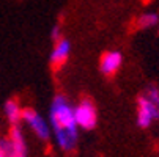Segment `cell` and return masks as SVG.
<instances>
[{"instance_id":"1","label":"cell","mask_w":159,"mask_h":157,"mask_svg":"<svg viewBox=\"0 0 159 157\" xmlns=\"http://www.w3.org/2000/svg\"><path fill=\"white\" fill-rule=\"evenodd\" d=\"M48 121L57 146L65 152L73 151L77 145L80 130L74 118V104H71L66 96L57 94L49 105Z\"/></svg>"},{"instance_id":"2","label":"cell","mask_w":159,"mask_h":157,"mask_svg":"<svg viewBox=\"0 0 159 157\" xmlns=\"http://www.w3.org/2000/svg\"><path fill=\"white\" fill-rule=\"evenodd\" d=\"M159 120V88L154 85L147 86L145 93L137 98L135 123L140 129H148Z\"/></svg>"},{"instance_id":"3","label":"cell","mask_w":159,"mask_h":157,"mask_svg":"<svg viewBox=\"0 0 159 157\" xmlns=\"http://www.w3.org/2000/svg\"><path fill=\"white\" fill-rule=\"evenodd\" d=\"M74 118L82 130H93L98 126V110L90 99H80L74 104Z\"/></svg>"},{"instance_id":"4","label":"cell","mask_w":159,"mask_h":157,"mask_svg":"<svg viewBox=\"0 0 159 157\" xmlns=\"http://www.w3.org/2000/svg\"><path fill=\"white\" fill-rule=\"evenodd\" d=\"M22 121L27 124V127L35 133L39 140L48 142L52 137L49 121L44 118L41 113H38L36 110H33V108H24V110H22Z\"/></svg>"},{"instance_id":"5","label":"cell","mask_w":159,"mask_h":157,"mask_svg":"<svg viewBox=\"0 0 159 157\" xmlns=\"http://www.w3.org/2000/svg\"><path fill=\"white\" fill-rule=\"evenodd\" d=\"M8 140H10V145H11L10 157H29L27 140H25L24 132L20 130V127H17V126L11 127Z\"/></svg>"},{"instance_id":"6","label":"cell","mask_w":159,"mask_h":157,"mask_svg":"<svg viewBox=\"0 0 159 157\" xmlns=\"http://www.w3.org/2000/svg\"><path fill=\"white\" fill-rule=\"evenodd\" d=\"M123 64V54L120 50H107L99 60V71L104 76L115 74Z\"/></svg>"},{"instance_id":"7","label":"cell","mask_w":159,"mask_h":157,"mask_svg":"<svg viewBox=\"0 0 159 157\" xmlns=\"http://www.w3.org/2000/svg\"><path fill=\"white\" fill-rule=\"evenodd\" d=\"M71 50H73L71 42L61 38L60 41L54 42V47L51 49V54H49V63L52 66H55V68H60L63 63L68 61V58L71 55Z\"/></svg>"},{"instance_id":"8","label":"cell","mask_w":159,"mask_h":157,"mask_svg":"<svg viewBox=\"0 0 159 157\" xmlns=\"http://www.w3.org/2000/svg\"><path fill=\"white\" fill-rule=\"evenodd\" d=\"M22 110L24 108H20V105H19V102L16 99H8L3 104L5 116L13 126H17V123L22 121Z\"/></svg>"},{"instance_id":"9","label":"cell","mask_w":159,"mask_h":157,"mask_svg":"<svg viewBox=\"0 0 159 157\" xmlns=\"http://www.w3.org/2000/svg\"><path fill=\"white\" fill-rule=\"evenodd\" d=\"M157 24H159V14L156 11H145L137 17V27L140 30L154 28Z\"/></svg>"},{"instance_id":"10","label":"cell","mask_w":159,"mask_h":157,"mask_svg":"<svg viewBox=\"0 0 159 157\" xmlns=\"http://www.w3.org/2000/svg\"><path fill=\"white\" fill-rule=\"evenodd\" d=\"M10 140L8 138H0V157H10Z\"/></svg>"},{"instance_id":"11","label":"cell","mask_w":159,"mask_h":157,"mask_svg":"<svg viewBox=\"0 0 159 157\" xmlns=\"http://www.w3.org/2000/svg\"><path fill=\"white\" fill-rule=\"evenodd\" d=\"M63 36H61V25L60 24H55L52 28H51V39L54 41V42H57V41H60Z\"/></svg>"}]
</instances>
